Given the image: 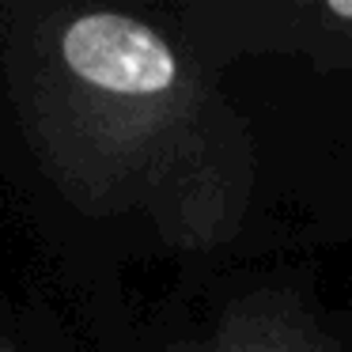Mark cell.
<instances>
[{"label":"cell","mask_w":352,"mask_h":352,"mask_svg":"<svg viewBox=\"0 0 352 352\" xmlns=\"http://www.w3.org/2000/svg\"><path fill=\"white\" fill-rule=\"evenodd\" d=\"M8 76L42 170L80 212L133 220L190 258L261 228V129L175 23L125 8L27 12L8 27Z\"/></svg>","instance_id":"6da1fadb"},{"label":"cell","mask_w":352,"mask_h":352,"mask_svg":"<svg viewBox=\"0 0 352 352\" xmlns=\"http://www.w3.org/2000/svg\"><path fill=\"white\" fill-rule=\"evenodd\" d=\"M148 352H352V296L311 265L235 269Z\"/></svg>","instance_id":"7a4b0ae2"},{"label":"cell","mask_w":352,"mask_h":352,"mask_svg":"<svg viewBox=\"0 0 352 352\" xmlns=\"http://www.w3.org/2000/svg\"><path fill=\"white\" fill-rule=\"evenodd\" d=\"M175 27L208 69L288 65L314 84L352 80V0H193Z\"/></svg>","instance_id":"3957f363"},{"label":"cell","mask_w":352,"mask_h":352,"mask_svg":"<svg viewBox=\"0 0 352 352\" xmlns=\"http://www.w3.org/2000/svg\"><path fill=\"white\" fill-rule=\"evenodd\" d=\"M0 352H12V349H8V341H4V337H0Z\"/></svg>","instance_id":"277c9868"}]
</instances>
